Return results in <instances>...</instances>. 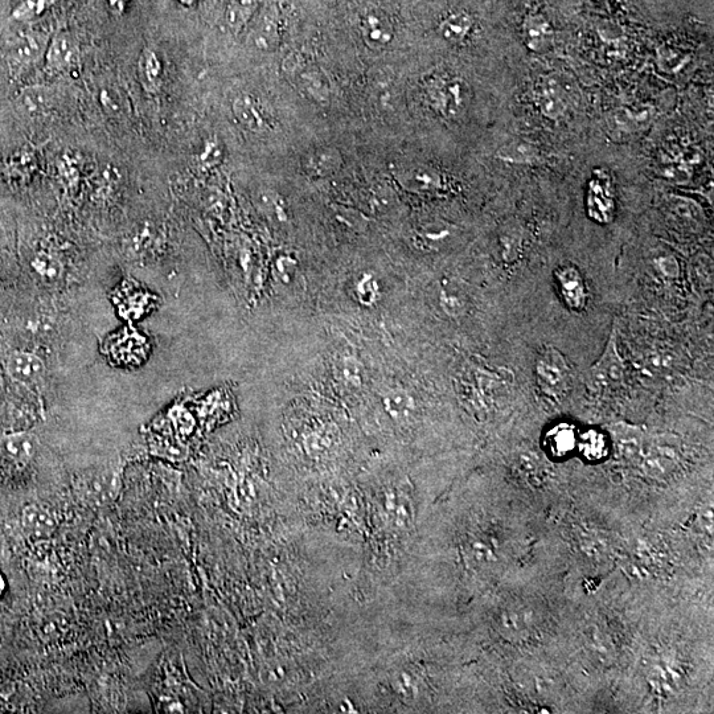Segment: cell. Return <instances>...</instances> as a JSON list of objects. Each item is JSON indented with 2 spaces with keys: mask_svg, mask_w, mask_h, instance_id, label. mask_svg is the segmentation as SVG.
<instances>
[{
  "mask_svg": "<svg viewBox=\"0 0 714 714\" xmlns=\"http://www.w3.org/2000/svg\"><path fill=\"white\" fill-rule=\"evenodd\" d=\"M22 24V27L4 32L0 38V52L14 79L30 71L43 59L49 43V38L44 32Z\"/></svg>",
  "mask_w": 714,
  "mask_h": 714,
  "instance_id": "cell-1",
  "label": "cell"
},
{
  "mask_svg": "<svg viewBox=\"0 0 714 714\" xmlns=\"http://www.w3.org/2000/svg\"><path fill=\"white\" fill-rule=\"evenodd\" d=\"M425 94L434 112L449 119L462 116L469 104L466 82L447 73H439L426 80Z\"/></svg>",
  "mask_w": 714,
  "mask_h": 714,
  "instance_id": "cell-2",
  "label": "cell"
},
{
  "mask_svg": "<svg viewBox=\"0 0 714 714\" xmlns=\"http://www.w3.org/2000/svg\"><path fill=\"white\" fill-rule=\"evenodd\" d=\"M536 377L541 392L552 398L565 396L572 387V368L555 347L541 350L536 361Z\"/></svg>",
  "mask_w": 714,
  "mask_h": 714,
  "instance_id": "cell-3",
  "label": "cell"
},
{
  "mask_svg": "<svg viewBox=\"0 0 714 714\" xmlns=\"http://www.w3.org/2000/svg\"><path fill=\"white\" fill-rule=\"evenodd\" d=\"M283 12L279 0H262L260 8L250 20L248 38L254 48L273 52L282 39Z\"/></svg>",
  "mask_w": 714,
  "mask_h": 714,
  "instance_id": "cell-4",
  "label": "cell"
},
{
  "mask_svg": "<svg viewBox=\"0 0 714 714\" xmlns=\"http://www.w3.org/2000/svg\"><path fill=\"white\" fill-rule=\"evenodd\" d=\"M6 372L8 377L19 387L35 393L43 391L47 367L34 352H11L6 360Z\"/></svg>",
  "mask_w": 714,
  "mask_h": 714,
  "instance_id": "cell-5",
  "label": "cell"
},
{
  "mask_svg": "<svg viewBox=\"0 0 714 714\" xmlns=\"http://www.w3.org/2000/svg\"><path fill=\"white\" fill-rule=\"evenodd\" d=\"M359 31L364 44L375 51L388 48L396 34L391 16L380 8H371L361 14Z\"/></svg>",
  "mask_w": 714,
  "mask_h": 714,
  "instance_id": "cell-6",
  "label": "cell"
},
{
  "mask_svg": "<svg viewBox=\"0 0 714 714\" xmlns=\"http://www.w3.org/2000/svg\"><path fill=\"white\" fill-rule=\"evenodd\" d=\"M677 450L674 446L662 442L646 441L640 453L638 463L644 474L654 479L667 478L677 466Z\"/></svg>",
  "mask_w": 714,
  "mask_h": 714,
  "instance_id": "cell-7",
  "label": "cell"
},
{
  "mask_svg": "<svg viewBox=\"0 0 714 714\" xmlns=\"http://www.w3.org/2000/svg\"><path fill=\"white\" fill-rule=\"evenodd\" d=\"M623 372H625V365L618 352L617 334L614 330L607 343L605 354L589 371V385L594 389L614 387L622 380Z\"/></svg>",
  "mask_w": 714,
  "mask_h": 714,
  "instance_id": "cell-8",
  "label": "cell"
},
{
  "mask_svg": "<svg viewBox=\"0 0 714 714\" xmlns=\"http://www.w3.org/2000/svg\"><path fill=\"white\" fill-rule=\"evenodd\" d=\"M38 449V438L30 432H11L0 437V457L14 466H27Z\"/></svg>",
  "mask_w": 714,
  "mask_h": 714,
  "instance_id": "cell-9",
  "label": "cell"
},
{
  "mask_svg": "<svg viewBox=\"0 0 714 714\" xmlns=\"http://www.w3.org/2000/svg\"><path fill=\"white\" fill-rule=\"evenodd\" d=\"M79 56V48L75 39L67 31L57 32L53 38L49 39L47 51H45V69L52 75L68 71L76 63Z\"/></svg>",
  "mask_w": 714,
  "mask_h": 714,
  "instance_id": "cell-10",
  "label": "cell"
},
{
  "mask_svg": "<svg viewBox=\"0 0 714 714\" xmlns=\"http://www.w3.org/2000/svg\"><path fill=\"white\" fill-rule=\"evenodd\" d=\"M117 476L113 471L102 470L82 476L80 495L92 504L109 503L117 492Z\"/></svg>",
  "mask_w": 714,
  "mask_h": 714,
  "instance_id": "cell-11",
  "label": "cell"
},
{
  "mask_svg": "<svg viewBox=\"0 0 714 714\" xmlns=\"http://www.w3.org/2000/svg\"><path fill=\"white\" fill-rule=\"evenodd\" d=\"M523 36L525 44L536 53H543L551 48L555 31L551 20L539 11L529 12L523 23Z\"/></svg>",
  "mask_w": 714,
  "mask_h": 714,
  "instance_id": "cell-12",
  "label": "cell"
},
{
  "mask_svg": "<svg viewBox=\"0 0 714 714\" xmlns=\"http://www.w3.org/2000/svg\"><path fill=\"white\" fill-rule=\"evenodd\" d=\"M474 18L466 11H453L438 24L439 35L450 44L465 43L474 31Z\"/></svg>",
  "mask_w": 714,
  "mask_h": 714,
  "instance_id": "cell-13",
  "label": "cell"
},
{
  "mask_svg": "<svg viewBox=\"0 0 714 714\" xmlns=\"http://www.w3.org/2000/svg\"><path fill=\"white\" fill-rule=\"evenodd\" d=\"M233 116L242 127L253 133H264L270 129L269 121L260 104L253 97H237L232 105Z\"/></svg>",
  "mask_w": 714,
  "mask_h": 714,
  "instance_id": "cell-14",
  "label": "cell"
},
{
  "mask_svg": "<svg viewBox=\"0 0 714 714\" xmlns=\"http://www.w3.org/2000/svg\"><path fill=\"white\" fill-rule=\"evenodd\" d=\"M536 101L540 112L552 119L560 118L568 106L564 89L553 79L541 81L537 88Z\"/></svg>",
  "mask_w": 714,
  "mask_h": 714,
  "instance_id": "cell-15",
  "label": "cell"
},
{
  "mask_svg": "<svg viewBox=\"0 0 714 714\" xmlns=\"http://www.w3.org/2000/svg\"><path fill=\"white\" fill-rule=\"evenodd\" d=\"M55 512L43 504H31L24 507L22 512V525L28 533L38 537L51 536L57 528Z\"/></svg>",
  "mask_w": 714,
  "mask_h": 714,
  "instance_id": "cell-16",
  "label": "cell"
},
{
  "mask_svg": "<svg viewBox=\"0 0 714 714\" xmlns=\"http://www.w3.org/2000/svg\"><path fill=\"white\" fill-rule=\"evenodd\" d=\"M343 158L334 147H319L305 155L302 160L303 170L313 176H328L342 167Z\"/></svg>",
  "mask_w": 714,
  "mask_h": 714,
  "instance_id": "cell-17",
  "label": "cell"
},
{
  "mask_svg": "<svg viewBox=\"0 0 714 714\" xmlns=\"http://www.w3.org/2000/svg\"><path fill=\"white\" fill-rule=\"evenodd\" d=\"M614 437L619 455L625 461H638L644 443H646V434L634 426L619 425L615 428Z\"/></svg>",
  "mask_w": 714,
  "mask_h": 714,
  "instance_id": "cell-18",
  "label": "cell"
},
{
  "mask_svg": "<svg viewBox=\"0 0 714 714\" xmlns=\"http://www.w3.org/2000/svg\"><path fill=\"white\" fill-rule=\"evenodd\" d=\"M138 76L146 92H159L163 76L162 61L153 49L146 48L142 51L138 61Z\"/></svg>",
  "mask_w": 714,
  "mask_h": 714,
  "instance_id": "cell-19",
  "label": "cell"
},
{
  "mask_svg": "<svg viewBox=\"0 0 714 714\" xmlns=\"http://www.w3.org/2000/svg\"><path fill=\"white\" fill-rule=\"evenodd\" d=\"M533 617L532 611L525 607H510L500 615L499 629L506 638H519L531 629Z\"/></svg>",
  "mask_w": 714,
  "mask_h": 714,
  "instance_id": "cell-20",
  "label": "cell"
},
{
  "mask_svg": "<svg viewBox=\"0 0 714 714\" xmlns=\"http://www.w3.org/2000/svg\"><path fill=\"white\" fill-rule=\"evenodd\" d=\"M681 680L679 668L670 660L656 663L650 672L651 687L658 695L668 696L676 692Z\"/></svg>",
  "mask_w": 714,
  "mask_h": 714,
  "instance_id": "cell-21",
  "label": "cell"
},
{
  "mask_svg": "<svg viewBox=\"0 0 714 714\" xmlns=\"http://www.w3.org/2000/svg\"><path fill=\"white\" fill-rule=\"evenodd\" d=\"M262 0H231L227 7V24L233 34H241L256 15Z\"/></svg>",
  "mask_w": 714,
  "mask_h": 714,
  "instance_id": "cell-22",
  "label": "cell"
},
{
  "mask_svg": "<svg viewBox=\"0 0 714 714\" xmlns=\"http://www.w3.org/2000/svg\"><path fill=\"white\" fill-rule=\"evenodd\" d=\"M299 88L317 102H327L330 98V88L326 76L317 68L307 67L298 73Z\"/></svg>",
  "mask_w": 714,
  "mask_h": 714,
  "instance_id": "cell-23",
  "label": "cell"
},
{
  "mask_svg": "<svg viewBox=\"0 0 714 714\" xmlns=\"http://www.w3.org/2000/svg\"><path fill=\"white\" fill-rule=\"evenodd\" d=\"M32 269L38 274L41 279L47 282L59 281L64 274L63 261L59 256L48 252V250H40L35 254L31 261Z\"/></svg>",
  "mask_w": 714,
  "mask_h": 714,
  "instance_id": "cell-24",
  "label": "cell"
},
{
  "mask_svg": "<svg viewBox=\"0 0 714 714\" xmlns=\"http://www.w3.org/2000/svg\"><path fill=\"white\" fill-rule=\"evenodd\" d=\"M558 277H560L566 301L570 303V306L581 309L585 305L586 293L580 274H578L577 270L568 268L562 269Z\"/></svg>",
  "mask_w": 714,
  "mask_h": 714,
  "instance_id": "cell-25",
  "label": "cell"
},
{
  "mask_svg": "<svg viewBox=\"0 0 714 714\" xmlns=\"http://www.w3.org/2000/svg\"><path fill=\"white\" fill-rule=\"evenodd\" d=\"M548 446L551 449L553 455L557 457H564V455L569 454L570 451L574 450L577 446V436L573 428L570 426L561 425L557 426L549 433Z\"/></svg>",
  "mask_w": 714,
  "mask_h": 714,
  "instance_id": "cell-26",
  "label": "cell"
},
{
  "mask_svg": "<svg viewBox=\"0 0 714 714\" xmlns=\"http://www.w3.org/2000/svg\"><path fill=\"white\" fill-rule=\"evenodd\" d=\"M385 408L389 416L395 418V420H406L414 413L413 398L404 391H393L388 393V396L384 398Z\"/></svg>",
  "mask_w": 714,
  "mask_h": 714,
  "instance_id": "cell-27",
  "label": "cell"
},
{
  "mask_svg": "<svg viewBox=\"0 0 714 714\" xmlns=\"http://www.w3.org/2000/svg\"><path fill=\"white\" fill-rule=\"evenodd\" d=\"M580 447L584 457L590 459V461H598V459L606 457L607 449H609L606 437L597 432V430L586 432L581 437Z\"/></svg>",
  "mask_w": 714,
  "mask_h": 714,
  "instance_id": "cell-28",
  "label": "cell"
},
{
  "mask_svg": "<svg viewBox=\"0 0 714 714\" xmlns=\"http://www.w3.org/2000/svg\"><path fill=\"white\" fill-rule=\"evenodd\" d=\"M56 0H23L12 12V19L18 23H30L43 15Z\"/></svg>",
  "mask_w": 714,
  "mask_h": 714,
  "instance_id": "cell-29",
  "label": "cell"
},
{
  "mask_svg": "<svg viewBox=\"0 0 714 714\" xmlns=\"http://www.w3.org/2000/svg\"><path fill=\"white\" fill-rule=\"evenodd\" d=\"M467 556L478 566H487L495 561V548L486 537H475L467 545Z\"/></svg>",
  "mask_w": 714,
  "mask_h": 714,
  "instance_id": "cell-30",
  "label": "cell"
},
{
  "mask_svg": "<svg viewBox=\"0 0 714 714\" xmlns=\"http://www.w3.org/2000/svg\"><path fill=\"white\" fill-rule=\"evenodd\" d=\"M450 237L451 231L446 225L430 224L420 229L417 240L421 242V246H424V248L436 249L446 244Z\"/></svg>",
  "mask_w": 714,
  "mask_h": 714,
  "instance_id": "cell-31",
  "label": "cell"
},
{
  "mask_svg": "<svg viewBox=\"0 0 714 714\" xmlns=\"http://www.w3.org/2000/svg\"><path fill=\"white\" fill-rule=\"evenodd\" d=\"M536 157L535 147L525 145V143H516V145L507 146L506 149L500 151V158L512 163H529L533 162Z\"/></svg>",
  "mask_w": 714,
  "mask_h": 714,
  "instance_id": "cell-32",
  "label": "cell"
},
{
  "mask_svg": "<svg viewBox=\"0 0 714 714\" xmlns=\"http://www.w3.org/2000/svg\"><path fill=\"white\" fill-rule=\"evenodd\" d=\"M413 187L420 191H433L441 187V176L437 174L436 171L426 170V168H421V170L414 171L412 174Z\"/></svg>",
  "mask_w": 714,
  "mask_h": 714,
  "instance_id": "cell-33",
  "label": "cell"
},
{
  "mask_svg": "<svg viewBox=\"0 0 714 714\" xmlns=\"http://www.w3.org/2000/svg\"><path fill=\"white\" fill-rule=\"evenodd\" d=\"M441 303L443 310L447 314L458 317L465 311L466 299L455 289H443L441 293Z\"/></svg>",
  "mask_w": 714,
  "mask_h": 714,
  "instance_id": "cell-34",
  "label": "cell"
},
{
  "mask_svg": "<svg viewBox=\"0 0 714 714\" xmlns=\"http://www.w3.org/2000/svg\"><path fill=\"white\" fill-rule=\"evenodd\" d=\"M221 159V149L219 142L217 141H208L205 143L204 150L201 151L199 155V162L201 166L204 167H211V166H216L217 163H219V160Z\"/></svg>",
  "mask_w": 714,
  "mask_h": 714,
  "instance_id": "cell-35",
  "label": "cell"
},
{
  "mask_svg": "<svg viewBox=\"0 0 714 714\" xmlns=\"http://www.w3.org/2000/svg\"><path fill=\"white\" fill-rule=\"evenodd\" d=\"M295 261L291 260L289 257L279 258L277 261V276L281 278L283 282H289L295 277Z\"/></svg>",
  "mask_w": 714,
  "mask_h": 714,
  "instance_id": "cell-36",
  "label": "cell"
},
{
  "mask_svg": "<svg viewBox=\"0 0 714 714\" xmlns=\"http://www.w3.org/2000/svg\"><path fill=\"white\" fill-rule=\"evenodd\" d=\"M359 297L361 302L371 303L376 298V282L371 277H365L359 282Z\"/></svg>",
  "mask_w": 714,
  "mask_h": 714,
  "instance_id": "cell-37",
  "label": "cell"
},
{
  "mask_svg": "<svg viewBox=\"0 0 714 714\" xmlns=\"http://www.w3.org/2000/svg\"><path fill=\"white\" fill-rule=\"evenodd\" d=\"M701 527L704 528V531L708 533V535H713V512L712 508H708V510H705L703 514H701Z\"/></svg>",
  "mask_w": 714,
  "mask_h": 714,
  "instance_id": "cell-38",
  "label": "cell"
},
{
  "mask_svg": "<svg viewBox=\"0 0 714 714\" xmlns=\"http://www.w3.org/2000/svg\"><path fill=\"white\" fill-rule=\"evenodd\" d=\"M127 2H129V0H109V6L112 8L113 12L121 15L123 14V11H125Z\"/></svg>",
  "mask_w": 714,
  "mask_h": 714,
  "instance_id": "cell-39",
  "label": "cell"
},
{
  "mask_svg": "<svg viewBox=\"0 0 714 714\" xmlns=\"http://www.w3.org/2000/svg\"><path fill=\"white\" fill-rule=\"evenodd\" d=\"M179 2L183 3L184 6H191V4L195 2V0H179Z\"/></svg>",
  "mask_w": 714,
  "mask_h": 714,
  "instance_id": "cell-40",
  "label": "cell"
},
{
  "mask_svg": "<svg viewBox=\"0 0 714 714\" xmlns=\"http://www.w3.org/2000/svg\"><path fill=\"white\" fill-rule=\"evenodd\" d=\"M3 237H4L3 227H2V224H0V245H2Z\"/></svg>",
  "mask_w": 714,
  "mask_h": 714,
  "instance_id": "cell-41",
  "label": "cell"
}]
</instances>
